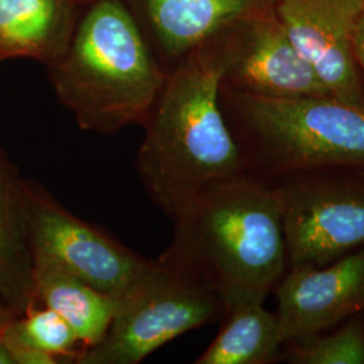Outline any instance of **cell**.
<instances>
[{"label":"cell","instance_id":"6da1fadb","mask_svg":"<svg viewBox=\"0 0 364 364\" xmlns=\"http://www.w3.org/2000/svg\"><path fill=\"white\" fill-rule=\"evenodd\" d=\"M170 247L159 260L195 275L225 313L264 304L289 267L279 195L273 182L240 173L216 182L173 218Z\"/></svg>","mask_w":364,"mask_h":364},{"label":"cell","instance_id":"7a4b0ae2","mask_svg":"<svg viewBox=\"0 0 364 364\" xmlns=\"http://www.w3.org/2000/svg\"><path fill=\"white\" fill-rule=\"evenodd\" d=\"M223 73L218 37L170 69L144 122L135 166L170 219L210 185L247 171L223 112Z\"/></svg>","mask_w":364,"mask_h":364},{"label":"cell","instance_id":"3957f363","mask_svg":"<svg viewBox=\"0 0 364 364\" xmlns=\"http://www.w3.org/2000/svg\"><path fill=\"white\" fill-rule=\"evenodd\" d=\"M46 66L60 102L97 134L144 124L168 76L123 0L84 6L65 50Z\"/></svg>","mask_w":364,"mask_h":364},{"label":"cell","instance_id":"277c9868","mask_svg":"<svg viewBox=\"0 0 364 364\" xmlns=\"http://www.w3.org/2000/svg\"><path fill=\"white\" fill-rule=\"evenodd\" d=\"M221 107L248 173L275 181L302 170L364 168V108L329 95L262 97L221 85Z\"/></svg>","mask_w":364,"mask_h":364},{"label":"cell","instance_id":"5b68a950","mask_svg":"<svg viewBox=\"0 0 364 364\" xmlns=\"http://www.w3.org/2000/svg\"><path fill=\"white\" fill-rule=\"evenodd\" d=\"M219 296L180 267L156 260L151 272L122 299L105 338L76 364H136L183 333L224 317Z\"/></svg>","mask_w":364,"mask_h":364},{"label":"cell","instance_id":"8992f818","mask_svg":"<svg viewBox=\"0 0 364 364\" xmlns=\"http://www.w3.org/2000/svg\"><path fill=\"white\" fill-rule=\"evenodd\" d=\"M273 183L289 267L326 266L364 247V168L302 170Z\"/></svg>","mask_w":364,"mask_h":364},{"label":"cell","instance_id":"52a82bcc","mask_svg":"<svg viewBox=\"0 0 364 364\" xmlns=\"http://www.w3.org/2000/svg\"><path fill=\"white\" fill-rule=\"evenodd\" d=\"M36 264H52L108 296L123 299L156 264L85 223L36 182L15 180Z\"/></svg>","mask_w":364,"mask_h":364},{"label":"cell","instance_id":"ba28073f","mask_svg":"<svg viewBox=\"0 0 364 364\" xmlns=\"http://www.w3.org/2000/svg\"><path fill=\"white\" fill-rule=\"evenodd\" d=\"M219 42L224 88L275 99L329 95L289 38L275 9L230 28Z\"/></svg>","mask_w":364,"mask_h":364},{"label":"cell","instance_id":"9c48e42d","mask_svg":"<svg viewBox=\"0 0 364 364\" xmlns=\"http://www.w3.org/2000/svg\"><path fill=\"white\" fill-rule=\"evenodd\" d=\"M364 0H277L275 14L289 38L331 96L363 107L364 78L353 36Z\"/></svg>","mask_w":364,"mask_h":364},{"label":"cell","instance_id":"30bf717a","mask_svg":"<svg viewBox=\"0 0 364 364\" xmlns=\"http://www.w3.org/2000/svg\"><path fill=\"white\" fill-rule=\"evenodd\" d=\"M273 293L285 343L335 328L364 313V247L326 266L289 267Z\"/></svg>","mask_w":364,"mask_h":364},{"label":"cell","instance_id":"8fae6325","mask_svg":"<svg viewBox=\"0 0 364 364\" xmlns=\"http://www.w3.org/2000/svg\"><path fill=\"white\" fill-rule=\"evenodd\" d=\"M166 73L183 57L277 0H123Z\"/></svg>","mask_w":364,"mask_h":364},{"label":"cell","instance_id":"7c38bea8","mask_svg":"<svg viewBox=\"0 0 364 364\" xmlns=\"http://www.w3.org/2000/svg\"><path fill=\"white\" fill-rule=\"evenodd\" d=\"M81 9L75 0H0V61L52 63L65 50Z\"/></svg>","mask_w":364,"mask_h":364},{"label":"cell","instance_id":"4fadbf2b","mask_svg":"<svg viewBox=\"0 0 364 364\" xmlns=\"http://www.w3.org/2000/svg\"><path fill=\"white\" fill-rule=\"evenodd\" d=\"M34 269L38 305L65 318L76 332L82 351L96 346L117 317L122 299L108 296L52 264H36Z\"/></svg>","mask_w":364,"mask_h":364},{"label":"cell","instance_id":"5bb4252c","mask_svg":"<svg viewBox=\"0 0 364 364\" xmlns=\"http://www.w3.org/2000/svg\"><path fill=\"white\" fill-rule=\"evenodd\" d=\"M16 174L0 170V302L14 316L38 306L34 259L15 191Z\"/></svg>","mask_w":364,"mask_h":364},{"label":"cell","instance_id":"9a60e30c","mask_svg":"<svg viewBox=\"0 0 364 364\" xmlns=\"http://www.w3.org/2000/svg\"><path fill=\"white\" fill-rule=\"evenodd\" d=\"M197 364H267L279 359L284 338L275 312L263 304L235 308Z\"/></svg>","mask_w":364,"mask_h":364},{"label":"cell","instance_id":"2e32d148","mask_svg":"<svg viewBox=\"0 0 364 364\" xmlns=\"http://www.w3.org/2000/svg\"><path fill=\"white\" fill-rule=\"evenodd\" d=\"M0 333L9 347L21 346L46 352L60 363H75L82 352L76 332L65 318L42 305L21 316L11 313L3 316Z\"/></svg>","mask_w":364,"mask_h":364},{"label":"cell","instance_id":"e0dca14e","mask_svg":"<svg viewBox=\"0 0 364 364\" xmlns=\"http://www.w3.org/2000/svg\"><path fill=\"white\" fill-rule=\"evenodd\" d=\"M279 359L294 364H364V313L353 314L329 335L289 340Z\"/></svg>","mask_w":364,"mask_h":364},{"label":"cell","instance_id":"ac0fdd59","mask_svg":"<svg viewBox=\"0 0 364 364\" xmlns=\"http://www.w3.org/2000/svg\"><path fill=\"white\" fill-rule=\"evenodd\" d=\"M353 55H355V61L356 65L359 68L360 73L364 78V13L362 14L358 26L355 30V36H353Z\"/></svg>","mask_w":364,"mask_h":364},{"label":"cell","instance_id":"d6986e66","mask_svg":"<svg viewBox=\"0 0 364 364\" xmlns=\"http://www.w3.org/2000/svg\"><path fill=\"white\" fill-rule=\"evenodd\" d=\"M6 314H7V313H6ZM6 314H3V316H6ZM3 316H1V317H3ZM1 317H0V320H1ZM0 364H15L13 355H11V352H10V348L7 347L4 338L1 336V333H0Z\"/></svg>","mask_w":364,"mask_h":364},{"label":"cell","instance_id":"ffe728a7","mask_svg":"<svg viewBox=\"0 0 364 364\" xmlns=\"http://www.w3.org/2000/svg\"><path fill=\"white\" fill-rule=\"evenodd\" d=\"M77 4H80L81 7H84V6H87V4H90V3H93V1H96V0H75Z\"/></svg>","mask_w":364,"mask_h":364},{"label":"cell","instance_id":"44dd1931","mask_svg":"<svg viewBox=\"0 0 364 364\" xmlns=\"http://www.w3.org/2000/svg\"><path fill=\"white\" fill-rule=\"evenodd\" d=\"M6 313H10L6 308H4V305L0 302V317L3 316V314H6Z\"/></svg>","mask_w":364,"mask_h":364},{"label":"cell","instance_id":"7402d4cb","mask_svg":"<svg viewBox=\"0 0 364 364\" xmlns=\"http://www.w3.org/2000/svg\"><path fill=\"white\" fill-rule=\"evenodd\" d=\"M3 164H4V161L0 158V169H1V166H3Z\"/></svg>","mask_w":364,"mask_h":364}]
</instances>
